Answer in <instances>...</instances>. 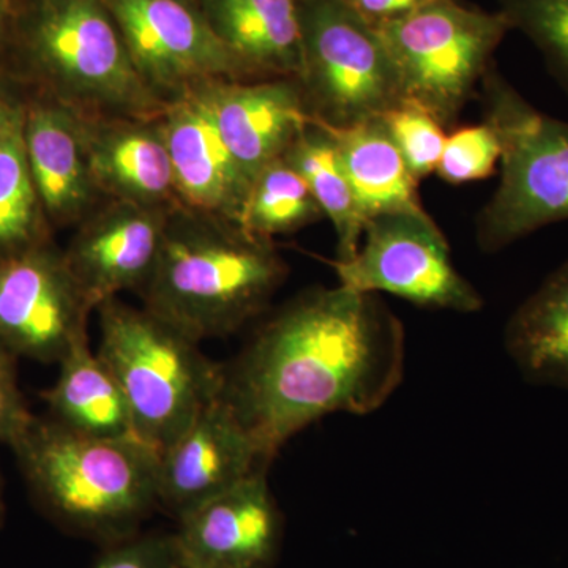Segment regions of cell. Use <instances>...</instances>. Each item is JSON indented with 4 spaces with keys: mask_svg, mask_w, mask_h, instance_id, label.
Returning <instances> with one entry per match:
<instances>
[{
    "mask_svg": "<svg viewBox=\"0 0 568 568\" xmlns=\"http://www.w3.org/2000/svg\"><path fill=\"white\" fill-rule=\"evenodd\" d=\"M405 328L376 294L317 287L284 305L234 366L222 398L265 463L328 414L366 416L405 375Z\"/></svg>",
    "mask_w": 568,
    "mask_h": 568,
    "instance_id": "cell-1",
    "label": "cell"
},
{
    "mask_svg": "<svg viewBox=\"0 0 568 568\" xmlns=\"http://www.w3.org/2000/svg\"><path fill=\"white\" fill-rule=\"evenodd\" d=\"M286 275L274 242L179 205L140 293L148 312L201 343L234 334L264 312Z\"/></svg>",
    "mask_w": 568,
    "mask_h": 568,
    "instance_id": "cell-2",
    "label": "cell"
},
{
    "mask_svg": "<svg viewBox=\"0 0 568 568\" xmlns=\"http://www.w3.org/2000/svg\"><path fill=\"white\" fill-rule=\"evenodd\" d=\"M3 59L81 114L152 121L168 104L134 69L103 0H13Z\"/></svg>",
    "mask_w": 568,
    "mask_h": 568,
    "instance_id": "cell-3",
    "label": "cell"
},
{
    "mask_svg": "<svg viewBox=\"0 0 568 568\" xmlns=\"http://www.w3.org/2000/svg\"><path fill=\"white\" fill-rule=\"evenodd\" d=\"M10 448L33 499L63 528L122 536L159 504L160 454L141 440L85 436L33 416Z\"/></svg>",
    "mask_w": 568,
    "mask_h": 568,
    "instance_id": "cell-4",
    "label": "cell"
},
{
    "mask_svg": "<svg viewBox=\"0 0 568 568\" xmlns=\"http://www.w3.org/2000/svg\"><path fill=\"white\" fill-rule=\"evenodd\" d=\"M99 357L121 386L142 443L162 454L223 390L224 368L200 343L142 306L100 305Z\"/></svg>",
    "mask_w": 568,
    "mask_h": 568,
    "instance_id": "cell-5",
    "label": "cell"
},
{
    "mask_svg": "<svg viewBox=\"0 0 568 568\" xmlns=\"http://www.w3.org/2000/svg\"><path fill=\"white\" fill-rule=\"evenodd\" d=\"M478 97L499 136L500 179L477 215L476 239L497 253L549 224L568 222V122L538 111L493 65Z\"/></svg>",
    "mask_w": 568,
    "mask_h": 568,
    "instance_id": "cell-6",
    "label": "cell"
},
{
    "mask_svg": "<svg viewBox=\"0 0 568 568\" xmlns=\"http://www.w3.org/2000/svg\"><path fill=\"white\" fill-rule=\"evenodd\" d=\"M297 81L312 121L347 129L405 102L398 70L375 26L343 0H297Z\"/></svg>",
    "mask_w": 568,
    "mask_h": 568,
    "instance_id": "cell-7",
    "label": "cell"
},
{
    "mask_svg": "<svg viewBox=\"0 0 568 568\" xmlns=\"http://www.w3.org/2000/svg\"><path fill=\"white\" fill-rule=\"evenodd\" d=\"M394 59L406 102L455 125L478 95L493 58L511 31L503 11L440 0L386 24L375 26Z\"/></svg>",
    "mask_w": 568,
    "mask_h": 568,
    "instance_id": "cell-8",
    "label": "cell"
},
{
    "mask_svg": "<svg viewBox=\"0 0 568 568\" xmlns=\"http://www.w3.org/2000/svg\"><path fill=\"white\" fill-rule=\"evenodd\" d=\"M332 267L339 286L357 293H387L462 315L484 308V297L455 267L446 235L425 209L368 220L357 253Z\"/></svg>",
    "mask_w": 568,
    "mask_h": 568,
    "instance_id": "cell-9",
    "label": "cell"
},
{
    "mask_svg": "<svg viewBox=\"0 0 568 568\" xmlns=\"http://www.w3.org/2000/svg\"><path fill=\"white\" fill-rule=\"evenodd\" d=\"M142 81L164 103L215 81H246L196 0H103Z\"/></svg>",
    "mask_w": 568,
    "mask_h": 568,
    "instance_id": "cell-10",
    "label": "cell"
},
{
    "mask_svg": "<svg viewBox=\"0 0 568 568\" xmlns=\"http://www.w3.org/2000/svg\"><path fill=\"white\" fill-rule=\"evenodd\" d=\"M91 312L50 241L0 260V345L17 357L59 364L88 336Z\"/></svg>",
    "mask_w": 568,
    "mask_h": 568,
    "instance_id": "cell-11",
    "label": "cell"
},
{
    "mask_svg": "<svg viewBox=\"0 0 568 568\" xmlns=\"http://www.w3.org/2000/svg\"><path fill=\"white\" fill-rule=\"evenodd\" d=\"M282 526L265 469H257L182 515L171 549L185 568H272Z\"/></svg>",
    "mask_w": 568,
    "mask_h": 568,
    "instance_id": "cell-12",
    "label": "cell"
},
{
    "mask_svg": "<svg viewBox=\"0 0 568 568\" xmlns=\"http://www.w3.org/2000/svg\"><path fill=\"white\" fill-rule=\"evenodd\" d=\"M173 211L110 200L78 224L63 257L91 310L122 291H141Z\"/></svg>",
    "mask_w": 568,
    "mask_h": 568,
    "instance_id": "cell-13",
    "label": "cell"
},
{
    "mask_svg": "<svg viewBox=\"0 0 568 568\" xmlns=\"http://www.w3.org/2000/svg\"><path fill=\"white\" fill-rule=\"evenodd\" d=\"M265 467L252 436L220 395L160 454L159 504L179 519Z\"/></svg>",
    "mask_w": 568,
    "mask_h": 568,
    "instance_id": "cell-14",
    "label": "cell"
},
{
    "mask_svg": "<svg viewBox=\"0 0 568 568\" xmlns=\"http://www.w3.org/2000/svg\"><path fill=\"white\" fill-rule=\"evenodd\" d=\"M190 93L207 108L250 183L310 122L297 78L215 81Z\"/></svg>",
    "mask_w": 568,
    "mask_h": 568,
    "instance_id": "cell-15",
    "label": "cell"
},
{
    "mask_svg": "<svg viewBox=\"0 0 568 568\" xmlns=\"http://www.w3.org/2000/svg\"><path fill=\"white\" fill-rule=\"evenodd\" d=\"M159 123L183 207L241 226L252 183L207 108L193 93H186L166 104Z\"/></svg>",
    "mask_w": 568,
    "mask_h": 568,
    "instance_id": "cell-16",
    "label": "cell"
},
{
    "mask_svg": "<svg viewBox=\"0 0 568 568\" xmlns=\"http://www.w3.org/2000/svg\"><path fill=\"white\" fill-rule=\"evenodd\" d=\"M26 152L50 227L78 226L97 209L81 112L37 93L26 99Z\"/></svg>",
    "mask_w": 568,
    "mask_h": 568,
    "instance_id": "cell-17",
    "label": "cell"
},
{
    "mask_svg": "<svg viewBox=\"0 0 568 568\" xmlns=\"http://www.w3.org/2000/svg\"><path fill=\"white\" fill-rule=\"evenodd\" d=\"M81 115L100 194L164 211L182 205L159 119Z\"/></svg>",
    "mask_w": 568,
    "mask_h": 568,
    "instance_id": "cell-18",
    "label": "cell"
},
{
    "mask_svg": "<svg viewBox=\"0 0 568 568\" xmlns=\"http://www.w3.org/2000/svg\"><path fill=\"white\" fill-rule=\"evenodd\" d=\"M246 81L297 78L302 67L297 0H196Z\"/></svg>",
    "mask_w": 568,
    "mask_h": 568,
    "instance_id": "cell-19",
    "label": "cell"
},
{
    "mask_svg": "<svg viewBox=\"0 0 568 568\" xmlns=\"http://www.w3.org/2000/svg\"><path fill=\"white\" fill-rule=\"evenodd\" d=\"M59 366L54 386L41 392L52 420L85 436L141 440L125 395L99 354L92 353L89 336L78 339Z\"/></svg>",
    "mask_w": 568,
    "mask_h": 568,
    "instance_id": "cell-20",
    "label": "cell"
},
{
    "mask_svg": "<svg viewBox=\"0 0 568 568\" xmlns=\"http://www.w3.org/2000/svg\"><path fill=\"white\" fill-rule=\"evenodd\" d=\"M323 126L335 142L366 223L386 213L424 209L418 181L407 170L381 119L347 129Z\"/></svg>",
    "mask_w": 568,
    "mask_h": 568,
    "instance_id": "cell-21",
    "label": "cell"
},
{
    "mask_svg": "<svg viewBox=\"0 0 568 568\" xmlns=\"http://www.w3.org/2000/svg\"><path fill=\"white\" fill-rule=\"evenodd\" d=\"M504 345L526 381L568 390V257L508 320Z\"/></svg>",
    "mask_w": 568,
    "mask_h": 568,
    "instance_id": "cell-22",
    "label": "cell"
},
{
    "mask_svg": "<svg viewBox=\"0 0 568 568\" xmlns=\"http://www.w3.org/2000/svg\"><path fill=\"white\" fill-rule=\"evenodd\" d=\"M24 119L26 99L0 73V260L50 241L26 152Z\"/></svg>",
    "mask_w": 568,
    "mask_h": 568,
    "instance_id": "cell-23",
    "label": "cell"
},
{
    "mask_svg": "<svg viewBox=\"0 0 568 568\" xmlns=\"http://www.w3.org/2000/svg\"><path fill=\"white\" fill-rule=\"evenodd\" d=\"M283 159L304 179L324 219L331 220L336 234V261L353 257L364 237L366 220L331 133L310 119Z\"/></svg>",
    "mask_w": 568,
    "mask_h": 568,
    "instance_id": "cell-24",
    "label": "cell"
},
{
    "mask_svg": "<svg viewBox=\"0 0 568 568\" xmlns=\"http://www.w3.org/2000/svg\"><path fill=\"white\" fill-rule=\"evenodd\" d=\"M324 219L315 196L286 160L265 166L252 183L241 226L246 233L274 242Z\"/></svg>",
    "mask_w": 568,
    "mask_h": 568,
    "instance_id": "cell-25",
    "label": "cell"
},
{
    "mask_svg": "<svg viewBox=\"0 0 568 568\" xmlns=\"http://www.w3.org/2000/svg\"><path fill=\"white\" fill-rule=\"evenodd\" d=\"M499 11L541 52L568 92V0H497Z\"/></svg>",
    "mask_w": 568,
    "mask_h": 568,
    "instance_id": "cell-26",
    "label": "cell"
},
{
    "mask_svg": "<svg viewBox=\"0 0 568 568\" xmlns=\"http://www.w3.org/2000/svg\"><path fill=\"white\" fill-rule=\"evenodd\" d=\"M381 121L402 153L407 170L418 182L436 173L446 144L447 130L435 115L405 100L386 112Z\"/></svg>",
    "mask_w": 568,
    "mask_h": 568,
    "instance_id": "cell-27",
    "label": "cell"
},
{
    "mask_svg": "<svg viewBox=\"0 0 568 568\" xmlns=\"http://www.w3.org/2000/svg\"><path fill=\"white\" fill-rule=\"evenodd\" d=\"M500 155L503 148L491 123L462 126L447 133L435 174L450 185L485 181L496 173Z\"/></svg>",
    "mask_w": 568,
    "mask_h": 568,
    "instance_id": "cell-28",
    "label": "cell"
},
{
    "mask_svg": "<svg viewBox=\"0 0 568 568\" xmlns=\"http://www.w3.org/2000/svg\"><path fill=\"white\" fill-rule=\"evenodd\" d=\"M17 358L0 345V444L9 447L33 418L18 384Z\"/></svg>",
    "mask_w": 568,
    "mask_h": 568,
    "instance_id": "cell-29",
    "label": "cell"
},
{
    "mask_svg": "<svg viewBox=\"0 0 568 568\" xmlns=\"http://www.w3.org/2000/svg\"><path fill=\"white\" fill-rule=\"evenodd\" d=\"M93 568H174L170 538H141L108 549Z\"/></svg>",
    "mask_w": 568,
    "mask_h": 568,
    "instance_id": "cell-30",
    "label": "cell"
},
{
    "mask_svg": "<svg viewBox=\"0 0 568 568\" xmlns=\"http://www.w3.org/2000/svg\"><path fill=\"white\" fill-rule=\"evenodd\" d=\"M369 24L381 26L402 20L440 0H343Z\"/></svg>",
    "mask_w": 568,
    "mask_h": 568,
    "instance_id": "cell-31",
    "label": "cell"
},
{
    "mask_svg": "<svg viewBox=\"0 0 568 568\" xmlns=\"http://www.w3.org/2000/svg\"><path fill=\"white\" fill-rule=\"evenodd\" d=\"M13 20V3H0V59L6 52Z\"/></svg>",
    "mask_w": 568,
    "mask_h": 568,
    "instance_id": "cell-32",
    "label": "cell"
},
{
    "mask_svg": "<svg viewBox=\"0 0 568 568\" xmlns=\"http://www.w3.org/2000/svg\"><path fill=\"white\" fill-rule=\"evenodd\" d=\"M3 517H6V504H3L2 477H0V526H2Z\"/></svg>",
    "mask_w": 568,
    "mask_h": 568,
    "instance_id": "cell-33",
    "label": "cell"
},
{
    "mask_svg": "<svg viewBox=\"0 0 568 568\" xmlns=\"http://www.w3.org/2000/svg\"><path fill=\"white\" fill-rule=\"evenodd\" d=\"M174 568H185V567L181 566V564H179L178 560L174 559Z\"/></svg>",
    "mask_w": 568,
    "mask_h": 568,
    "instance_id": "cell-34",
    "label": "cell"
},
{
    "mask_svg": "<svg viewBox=\"0 0 568 568\" xmlns=\"http://www.w3.org/2000/svg\"><path fill=\"white\" fill-rule=\"evenodd\" d=\"M0 3H13V0H0Z\"/></svg>",
    "mask_w": 568,
    "mask_h": 568,
    "instance_id": "cell-35",
    "label": "cell"
}]
</instances>
